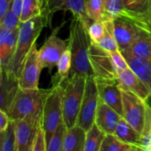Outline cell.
Returning a JSON list of instances; mask_svg holds the SVG:
<instances>
[{
    "label": "cell",
    "mask_w": 151,
    "mask_h": 151,
    "mask_svg": "<svg viewBox=\"0 0 151 151\" xmlns=\"http://www.w3.org/2000/svg\"><path fill=\"white\" fill-rule=\"evenodd\" d=\"M47 26L51 27V24L48 17L43 13L40 16L29 19L27 22L21 23L16 50L10 66L6 71L9 78L19 80L27 55L32 45L36 42L41 31Z\"/></svg>",
    "instance_id": "6da1fadb"
},
{
    "label": "cell",
    "mask_w": 151,
    "mask_h": 151,
    "mask_svg": "<svg viewBox=\"0 0 151 151\" xmlns=\"http://www.w3.org/2000/svg\"><path fill=\"white\" fill-rule=\"evenodd\" d=\"M91 39L88 27L81 18L73 16L69 28L68 47L72 52V68L70 75L94 76L89 61V47Z\"/></svg>",
    "instance_id": "7a4b0ae2"
},
{
    "label": "cell",
    "mask_w": 151,
    "mask_h": 151,
    "mask_svg": "<svg viewBox=\"0 0 151 151\" xmlns=\"http://www.w3.org/2000/svg\"><path fill=\"white\" fill-rule=\"evenodd\" d=\"M86 76L75 74L69 77L63 83V122L68 128L76 125L81 109Z\"/></svg>",
    "instance_id": "3957f363"
},
{
    "label": "cell",
    "mask_w": 151,
    "mask_h": 151,
    "mask_svg": "<svg viewBox=\"0 0 151 151\" xmlns=\"http://www.w3.org/2000/svg\"><path fill=\"white\" fill-rule=\"evenodd\" d=\"M63 83L52 84V87L49 88L48 93L44 99L41 126L45 131L47 143L58 125L63 122Z\"/></svg>",
    "instance_id": "277c9868"
},
{
    "label": "cell",
    "mask_w": 151,
    "mask_h": 151,
    "mask_svg": "<svg viewBox=\"0 0 151 151\" xmlns=\"http://www.w3.org/2000/svg\"><path fill=\"white\" fill-rule=\"evenodd\" d=\"M49 89L19 88L8 114L12 121L29 116H42L44 99Z\"/></svg>",
    "instance_id": "5b68a950"
},
{
    "label": "cell",
    "mask_w": 151,
    "mask_h": 151,
    "mask_svg": "<svg viewBox=\"0 0 151 151\" xmlns=\"http://www.w3.org/2000/svg\"><path fill=\"white\" fill-rule=\"evenodd\" d=\"M88 56L95 79L117 80L119 71L114 64L111 52L91 41Z\"/></svg>",
    "instance_id": "8992f818"
},
{
    "label": "cell",
    "mask_w": 151,
    "mask_h": 151,
    "mask_svg": "<svg viewBox=\"0 0 151 151\" xmlns=\"http://www.w3.org/2000/svg\"><path fill=\"white\" fill-rule=\"evenodd\" d=\"M98 101V90L94 77H87L83 97L76 122L86 131L94 125Z\"/></svg>",
    "instance_id": "52a82bcc"
},
{
    "label": "cell",
    "mask_w": 151,
    "mask_h": 151,
    "mask_svg": "<svg viewBox=\"0 0 151 151\" xmlns=\"http://www.w3.org/2000/svg\"><path fill=\"white\" fill-rule=\"evenodd\" d=\"M120 89L122 98V117L142 134L147 103L131 91L122 88Z\"/></svg>",
    "instance_id": "ba28073f"
},
{
    "label": "cell",
    "mask_w": 151,
    "mask_h": 151,
    "mask_svg": "<svg viewBox=\"0 0 151 151\" xmlns=\"http://www.w3.org/2000/svg\"><path fill=\"white\" fill-rule=\"evenodd\" d=\"M60 27L53 29L51 35L46 39L42 47L38 50L41 68H47L50 73L55 66H57L60 56L67 47L66 41L58 36V32Z\"/></svg>",
    "instance_id": "9c48e42d"
},
{
    "label": "cell",
    "mask_w": 151,
    "mask_h": 151,
    "mask_svg": "<svg viewBox=\"0 0 151 151\" xmlns=\"http://www.w3.org/2000/svg\"><path fill=\"white\" fill-rule=\"evenodd\" d=\"M42 68L36 42L27 55L19 77V88L22 89H36L38 88L39 77Z\"/></svg>",
    "instance_id": "30bf717a"
},
{
    "label": "cell",
    "mask_w": 151,
    "mask_h": 151,
    "mask_svg": "<svg viewBox=\"0 0 151 151\" xmlns=\"http://www.w3.org/2000/svg\"><path fill=\"white\" fill-rule=\"evenodd\" d=\"M15 125V151H30L32 140L41 125V116H29L13 121Z\"/></svg>",
    "instance_id": "8fae6325"
},
{
    "label": "cell",
    "mask_w": 151,
    "mask_h": 151,
    "mask_svg": "<svg viewBox=\"0 0 151 151\" xmlns=\"http://www.w3.org/2000/svg\"><path fill=\"white\" fill-rule=\"evenodd\" d=\"M95 81L99 97L122 116V92L117 80L95 79Z\"/></svg>",
    "instance_id": "7c38bea8"
},
{
    "label": "cell",
    "mask_w": 151,
    "mask_h": 151,
    "mask_svg": "<svg viewBox=\"0 0 151 151\" xmlns=\"http://www.w3.org/2000/svg\"><path fill=\"white\" fill-rule=\"evenodd\" d=\"M117 81L120 88L131 91L144 101H147L151 97V89L148 85L130 67L119 72Z\"/></svg>",
    "instance_id": "4fadbf2b"
},
{
    "label": "cell",
    "mask_w": 151,
    "mask_h": 151,
    "mask_svg": "<svg viewBox=\"0 0 151 151\" xmlns=\"http://www.w3.org/2000/svg\"><path fill=\"white\" fill-rule=\"evenodd\" d=\"M122 117L117 111L99 97L94 122L103 132L106 134H114L116 126Z\"/></svg>",
    "instance_id": "5bb4252c"
},
{
    "label": "cell",
    "mask_w": 151,
    "mask_h": 151,
    "mask_svg": "<svg viewBox=\"0 0 151 151\" xmlns=\"http://www.w3.org/2000/svg\"><path fill=\"white\" fill-rule=\"evenodd\" d=\"M19 28L20 27L13 30L0 28V68L5 71L8 69L16 50Z\"/></svg>",
    "instance_id": "9a60e30c"
},
{
    "label": "cell",
    "mask_w": 151,
    "mask_h": 151,
    "mask_svg": "<svg viewBox=\"0 0 151 151\" xmlns=\"http://www.w3.org/2000/svg\"><path fill=\"white\" fill-rule=\"evenodd\" d=\"M0 109L7 114L19 88V80L9 78L5 70L0 68Z\"/></svg>",
    "instance_id": "2e32d148"
},
{
    "label": "cell",
    "mask_w": 151,
    "mask_h": 151,
    "mask_svg": "<svg viewBox=\"0 0 151 151\" xmlns=\"http://www.w3.org/2000/svg\"><path fill=\"white\" fill-rule=\"evenodd\" d=\"M86 131L78 125L68 128L63 144V151H84Z\"/></svg>",
    "instance_id": "e0dca14e"
},
{
    "label": "cell",
    "mask_w": 151,
    "mask_h": 151,
    "mask_svg": "<svg viewBox=\"0 0 151 151\" xmlns=\"http://www.w3.org/2000/svg\"><path fill=\"white\" fill-rule=\"evenodd\" d=\"M134 57L151 60V13L150 20V30L145 36L137 40L127 50L120 51Z\"/></svg>",
    "instance_id": "ac0fdd59"
},
{
    "label": "cell",
    "mask_w": 151,
    "mask_h": 151,
    "mask_svg": "<svg viewBox=\"0 0 151 151\" xmlns=\"http://www.w3.org/2000/svg\"><path fill=\"white\" fill-rule=\"evenodd\" d=\"M114 134L125 142L141 148L140 144L142 134L134 127L131 126L123 117L121 118L120 121L118 123Z\"/></svg>",
    "instance_id": "d6986e66"
},
{
    "label": "cell",
    "mask_w": 151,
    "mask_h": 151,
    "mask_svg": "<svg viewBox=\"0 0 151 151\" xmlns=\"http://www.w3.org/2000/svg\"><path fill=\"white\" fill-rule=\"evenodd\" d=\"M72 68V52L69 47H66L60 56L57 64V72L52 77V84H63L70 76Z\"/></svg>",
    "instance_id": "ffe728a7"
},
{
    "label": "cell",
    "mask_w": 151,
    "mask_h": 151,
    "mask_svg": "<svg viewBox=\"0 0 151 151\" xmlns=\"http://www.w3.org/2000/svg\"><path fill=\"white\" fill-rule=\"evenodd\" d=\"M141 148L125 142L114 134H107L100 151H139Z\"/></svg>",
    "instance_id": "44dd1931"
},
{
    "label": "cell",
    "mask_w": 151,
    "mask_h": 151,
    "mask_svg": "<svg viewBox=\"0 0 151 151\" xmlns=\"http://www.w3.org/2000/svg\"><path fill=\"white\" fill-rule=\"evenodd\" d=\"M106 135V133L94 122L91 128L86 131L84 151H100Z\"/></svg>",
    "instance_id": "7402d4cb"
},
{
    "label": "cell",
    "mask_w": 151,
    "mask_h": 151,
    "mask_svg": "<svg viewBox=\"0 0 151 151\" xmlns=\"http://www.w3.org/2000/svg\"><path fill=\"white\" fill-rule=\"evenodd\" d=\"M85 8L87 16L92 22L108 19L106 0H85Z\"/></svg>",
    "instance_id": "603a6c76"
},
{
    "label": "cell",
    "mask_w": 151,
    "mask_h": 151,
    "mask_svg": "<svg viewBox=\"0 0 151 151\" xmlns=\"http://www.w3.org/2000/svg\"><path fill=\"white\" fill-rule=\"evenodd\" d=\"M105 25V34L103 39L97 44L102 48L109 52L117 51L119 50L117 41L114 34V28L113 20L112 19H106L104 21Z\"/></svg>",
    "instance_id": "cb8c5ba5"
},
{
    "label": "cell",
    "mask_w": 151,
    "mask_h": 151,
    "mask_svg": "<svg viewBox=\"0 0 151 151\" xmlns=\"http://www.w3.org/2000/svg\"><path fill=\"white\" fill-rule=\"evenodd\" d=\"M43 8L40 0H23L21 22H27L28 20L42 14Z\"/></svg>",
    "instance_id": "d4e9b609"
},
{
    "label": "cell",
    "mask_w": 151,
    "mask_h": 151,
    "mask_svg": "<svg viewBox=\"0 0 151 151\" xmlns=\"http://www.w3.org/2000/svg\"><path fill=\"white\" fill-rule=\"evenodd\" d=\"M16 149V134L15 125L10 121L7 129L0 132V151H15Z\"/></svg>",
    "instance_id": "484cf974"
},
{
    "label": "cell",
    "mask_w": 151,
    "mask_h": 151,
    "mask_svg": "<svg viewBox=\"0 0 151 151\" xmlns=\"http://www.w3.org/2000/svg\"><path fill=\"white\" fill-rule=\"evenodd\" d=\"M68 128L62 122L47 143V151H63V144Z\"/></svg>",
    "instance_id": "4316f807"
},
{
    "label": "cell",
    "mask_w": 151,
    "mask_h": 151,
    "mask_svg": "<svg viewBox=\"0 0 151 151\" xmlns=\"http://www.w3.org/2000/svg\"><path fill=\"white\" fill-rule=\"evenodd\" d=\"M140 147L143 151H151V106L147 103Z\"/></svg>",
    "instance_id": "83f0119b"
},
{
    "label": "cell",
    "mask_w": 151,
    "mask_h": 151,
    "mask_svg": "<svg viewBox=\"0 0 151 151\" xmlns=\"http://www.w3.org/2000/svg\"><path fill=\"white\" fill-rule=\"evenodd\" d=\"M125 6L128 10L146 14L151 11V0H124Z\"/></svg>",
    "instance_id": "f1b7e54d"
},
{
    "label": "cell",
    "mask_w": 151,
    "mask_h": 151,
    "mask_svg": "<svg viewBox=\"0 0 151 151\" xmlns=\"http://www.w3.org/2000/svg\"><path fill=\"white\" fill-rule=\"evenodd\" d=\"M126 9L124 0H106V10L108 19H113L121 16Z\"/></svg>",
    "instance_id": "f546056e"
},
{
    "label": "cell",
    "mask_w": 151,
    "mask_h": 151,
    "mask_svg": "<svg viewBox=\"0 0 151 151\" xmlns=\"http://www.w3.org/2000/svg\"><path fill=\"white\" fill-rule=\"evenodd\" d=\"M21 23L22 22L20 17L12 10L11 7L2 17L0 18V28L8 30H13L16 28L19 27Z\"/></svg>",
    "instance_id": "4dcf8cb0"
},
{
    "label": "cell",
    "mask_w": 151,
    "mask_h": 151,
    "mask_svg": "<svg viewBox=\"0 0 151 151\" xmlns=\"http://www.w3.org/2000/svg\"><path fill=\"white\" fill-rule=\"evenodd\" d=\"M88 31L91 41L98 44L104 36V21H94L88 27Z\"/></svg>",
    "instance_id": "1f68e13d"
},
{
    "label": "cell",
    "mask_w": 151,
    "mask_h": 151,
    "mask_svg": "<svg viewBox=\"0 0 151 151\" xmlns=\"http://www.w3.org/2000/svg\"><path fill=\"white\" fill-rule=\"evenodd\" d=\"M30 151H47V141L45 131L42 126L37 130L32 140Z\"/></svg>",
    "instance_id": "d6a6232c"
},
{
    "label": "cell",
    "mask_w": 151,
    "mask_h": 151,
    "mask_svg": "<svg viewBox=\"0 0 151 151\" xmlns=\"http://www.w3.org/2000/svg\"><path fill=\"white\" fill-rule=\"evenodd\" d=\"M10 116L4 111L0 109V132L5 131L10 123Z\"/></svg>",
    "instance_id": "836d02e7"
},
{
    "label": "cell",
    "mask_w": 151,
    "mask_h": 151,
    "mask_svg": "<svg viewBox=\"0 0 151 151\" xmlns=\"http://www.w3.org/2000/svg\"><path fill=\"white\" fill-rule=\"evenodd\" d=\"M13 0H0V18L2 17L11 7Z\"/></svg>",
    "instance_id": "e575fe53"
},
{
    "label": "cell",
    "mask_w": 151,
    "mask_h": 151,
    "mask_svg": "<svg viewBox=\"0 0 151 151\" xmlns=\"http://www.w3.org/2000/svg\"><path fill=\"white\" fill-rule=\"evenodd\" d=\"M23 6V0H13L11 4V9L18 16L20 17Z\"/></svg>",
    "instance_id": "d590c367"
},
{
    "label": "cell",
    "mask_w": 151,
    "mask_h": 151,
    "mask_svg": "<svg viewBox=\"0 0 151 151\" xmlns=\"http://www.w3.org/2000/svg\"><path fill=\"white\" fill-rule=\"evenodd\" d=\"M40 1H41V6H42V8H43V10H44V9L47 6V4H48L50 0H40Z\"/></svg>",
    "instance_id": "8d00e7d4"
},
{
    "label": "cell",
    "mask_w": 151,
    "mask_h": 151,
    "mask_svg": "<svg viewBox=\"0 0 151 151\" xmlns=\"http://www.w3.org/2000/svg\"><path fill=\"white\" fill-rule=\"evenodd\" d=\"M149 99H150V103H147H147H148V104H149V105H150V106H151V97H150V98H149Z\"/></svg>",
    "instance_id": "74e56055"
}]
</instances>
